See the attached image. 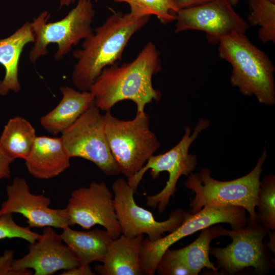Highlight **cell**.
I'll return each instance as SVG.
<instances>
[{"label":"cell","instance_id":"obj_8","mask_svg":"<svg viewBox=\"0 0 275 275\" xmlns=\"http://www.w3.org/2000/svg\"><path fill=\"white\" fill-rule=\"evenodd\" d=\"M244 208L237 206L209 205L195 214L190 212L183 223L166 236L151 241L142 242L140 264L143 274L153 275L157 264L164 252L181 239L219 223H228L233 230L246 226L248 217Z\"/></svg>","mask_w":275,"mask_h":275},{"label":"cell","instance_id":"obj_30","mask_svg":"<svg viewBox=\"0 0 275 275\" xmlns=\"http://www.w3.org/2000/svg\"><path fill=\"white\" fill-rule=\"evenodd\" d=\"M62 275H94L95 272H93L89 264L88 265H80L78 266L73 268L64 270Z\"/></svg>","mask_w":275,"mask_h":275},{"label":"cell","instance_id":"obj_12","mask_svg":"<svg viewBox=\"0 0 275 275\" xmlns=\"http://www.w3.org/2000/svg\"><path fill=\"white\" fill-rule=\"evenodd\" d=\"M175 21L176 33L202 31L206 34L207 42L212 44H218L224 38L236 33L245 34L250 26L228 0H212L179 9Z\"/></svg>","mask_w":275,"mask_h":275},{"label":"cell","instance_id":"obj_35","mask_svg":"<svg viewBox=\"0 0 275 275\" xmlns=\"http://www.w3.org/2000/svg\"><path fill=\"white\" fill-rule=\"evenodd\" d=\"M269 1L275 3V0H269Z\"/></svg>","mask_w":275,"mask_h":275},{"label":"cell","instance_id":"obj_15","mask_svg":"<svg viewBox=\"0 0 275 275\" xmlns=\"http://www.w3.org/2000/svg\"><path fill=\"white\" fill-rule=\"evenodd\" d=\"M6 195L7 198L0 207V214H21L30 228L51 227L63 229L70 226L66 208L49 207L50 199L43 194H32L24 178L15 177L7 186Z\"/></svg>","mask_w":275,"mask_h":275},{"label":"cell","instance_id":"obj_10","mask_svg":"<svg viewBox=\"0 0 275 275\" xmlns=\"http://www.w3.org/2000/svg\"><path fill=\"white\" fill-rule=\"evenodd\" d=\"M61 134L70 158L89 160L108 176L120 173L106 140L104 115L94 103Z\"/></svg>","mask_w":275,"mask_h":275},{"label":"cell","instance_id":"obj_28","mask_svg":"<svg viewBox=\"0 0 275 275\" xmlns=\"http://www.w3.org/2000/svg\"><path fill=\"white\" fill-rule=\"evenodd\" d=\"M15 158L7 154L0 146V181L11 177L10 165Z\"/></svg>","mask_w":275,"mask_h":275},{"label":"cell","instance_id":"obj_14","mask_svg":"<svg viewBox=\"0 0 275 275\" xmlns=\"http://www.w3.org/2000/svg\"><path fill=\"white\" fill-rule=\"evenodd\" d=\"M80 263L51 227L43 228L40 238L30 244L28 253L12 263L14 275H50L68 270Z\"/></svg>","mask_w":275,"mask_h":275},{"label":"cell","instance_id":"obj_9","mask_svg":"<svg viewBox=\"0 0 275 275\" xmlns=\"http://www.w3.org/2000/svg\"><path fill=\"white\" fill-rule=\"evenodd\" d=\"M247 224L236 230L221 227L222 236L231 237L232 242L225 248H210L209 253L216 260L219 274L234 275L252 267L257 274H265L273 268L274 259L263 243L269 229L259 223Z\"/></svg>","mask_w":275,"mask_h":275},{"label":"cell","instance_id":"obj_21","mask_svg":"<svg viewBox=\"0 0 275 275\" xmlns=\"http://www.w3.org/2000/svg\"><path fill=\"white\" fill-rule=\"evenodd\" d=\"M219 236H222L220 226H210L202 229L199 236L191 243L171 251L188 267L193 275L198 274L205 268L218 273L217 267L210 261L209 254L210 243Z\"/></svg>","mask_w":275,"mask_h":275},{"label":"cell","instance_id":"obj_11","mask_svg":"<svg viewBox=\"0 0 275 275\" xmlns=\"http://www.w3.org/2000/svg\"><path fill=\"white\" fill-rule=\"evenodd\" d=\"M114 204L122 234L130 238L146 234L148 239L155 241L165 232H172L184 222L189 212L177 209L170 214L169 218L156 221L149 210L135 202L136 191L123 178H119L112 185Z\"/></svg>","mask_w":275,"mask_h":275},{"label":"cell","instance_id":"obj_3","mask_svg":"<svg viewBox=\"0 0 275 275\" xmlns=\"http://www.w3.org/2000/svg\"><path fill=\"white\" fill-rule=\"evenodd\" d=\"M218 45L219 58L232 67L231 84L243 95L254 96L260 103L274 105L275 68L265 52L243 33L225 37Z\"/></svg>","mask_w":275,"mask_h":275},{"label":"cell","instance_id":"obj_26","mask_svg":"<svg viewBox=\"0 0 275 275\" xmlns=\"http://www.w3.org/2000/svg\"><path fill=\"white\" fill-rule=\"evenodd\" d=\"M40 237V234L31 230L28 227L17 224L13 219L12 213L0 214V240L5 238H20L30 244Z\"/></svg>","mask_w":275,"mask_h":275},{"label":"cell","instance_id":"obj_19","mask_svg":"<svg viewBox=\"0 0 275 275\" xmlns=\"http://www.w3.org/2000/svg\"><path fill=\"white\" fill-rule=\"evenodd\" d=\"M34 42L31 22L28 21L9 37L0 39V64L5 70V76L0 81V95H7L10 91L16 93L20 92V57L25 46Z\"/></svg>","mask_w":275,"mask_h":275},{"label":"cell","instance_id":"obj_32","mask_svg":"<svg viewBox=\"0 0 275 275\" xmlns=\"http://www.w3.org/2000/svg\"><path fill=\"white\" fill-rule=\"evenodd\" d=\"M269 241L266 246L274 255L275 253V232H268Z\"/></svg>","mask_w":275,"mask_h":275},{"label":"cell","instance_id":"obj_18","mask_svg":"<svg viewBox=\"0 0 275 275\" xmlns=\"http://www.w3.org/2000/svg\"><path fill=\"white\" fill-rule=\"evenodd\" d=\"M60 90L62 94L60 102L40 119L42 127L54 135L69 128L94 103L90 91H78L69 86L61 87Z\"/></svg>","mask_w":275,"mask_h":275},{"label":"cell","instance_id":"obj_6","mask_svg":"<svg viewBox=\"0 0 275 275\" xmlns=\"http://www.w3.org/2000/svg\"><path fill=\"white\" fill-rule=\"evenodd\" d=\"M77 1L76 6L60 20L48 22L50 14L45 11L31 22L34 42L29 57L32 63L46 55L47 46L52 43L58 45L54 58L60 61L73 46L93 33L92 23L96 11L92 1Z\"/></svg>","mask_w":275,"mask_h":275},{"label":"cell","instance_id":"obj_27","mask_svg":"<svg viewBox=\"0 0 275 275\" xmlns=\"http://www.w3.org/2000/svg\"><path fill=\"white\" fill-rule=\"evenodd\" d=\"M156 271L161 275H193L188 267L169 249L159 259Z\"/></svg>","mask_w":275,"mask_h":275},{"label":"cell","instance_id":"obj_20","mask_svg":"<svg viewBox=\"0 0 275 275\" xmlns=\"http://www.w3.org/2000/svg\"><path fill=\"white\" fill-rule=\"evenodd\" d=\"M60 235L81 265H88L94 261L101 262L114 239L106 230L80 231L73 230L70 226L63 229Z\"/></svg>","mask_w":275,"mask_h":275},{"label":"cell","instance_id":"obj_25","mask_svg":"<svg viewBox=\"0 0 275 275\" xmlns=\"http://www.w3.org/2000/svg\"><path fill=\"white\" fill-rule=\"evenodd\" d=\"M257 216L259 223L269 230L275 229V176H264L260 180L258 194Z\"/></svg>","mask_w":275,"mask_h":275},{"label":"cell","instance_id":"obj_31","mask_svg":"<svg viewBox=\"0 0 275 275\" xmlns=\"http://www.w3.org/2000/svg\"><path fill=\"white\" fill-rule=\"evenodd\" d=\"M211 1L212 0H174V2L179 10L201 5Z\"/></svg>","mask_w":275,"mask_h":275},{"label":"cell","instance_id":"obj_2","mask_svg":"<svg viewBox=\"0 0 275 275\" xmlns=\"http://www.w3.org/2000/svg\"><path fill=\"white\" fill-rule=\"evenodd\" d=\"M150 16L137 17L130 12L113 11L105 21L75 50L77 60L72 80L80 91L90 88L103 70L118 63L131 37L149 21Z\"/></svg>","mask_w":275,"mask_h":275},{"label":"cell","instance_id":"obj_22","mask_svg":"<svg viewBox=\"0 0 275 275\" xmlns=\"http://www.w3.org/2000/svg\"><path fill=\"white\" fill-rule=\"evenodd\" d=\"M37 136L35 128L25 118L16 116L5 125L0 136V146L15 159H25Z\"/></svg>","mask_w":275,"mask_h":275},{"label":"cell","instance_id":"obj_1","mask_svg":"<svg viewBox=\"0 0 275 275\" xmlns=\"http://www.w3.org/2000/svg\"><path fill=\"white\" fill-rule=\"evenodd\" d=\"M161 69L160 52L149 41L132 61L103 70L89 90L95 105L107 112L117 103L129 100L135 104L136 113L145 112L147 104L160 99L161 93L153 87L152 80Z\"/></svg>","mask_w":275,"mask_h":275},{"label":"cell","instance_id":"obj_4","mask_svg":"<svg viewBox=\"0 0 275 275\" xmlns=\"http://www.w3.org/2000/svg\"><path fill=\"white\" fill-rule=\"evenodd\" d=\"M267 157L264 148L253 169L246 175L232 180L222 181L211 176V171L203 168L190 173L185 187L195 193L190 202L191 214L209 205H226L241 207L249 213L247 223H259L256 212L262 166Z\"/></svg>","mask_w":275,"mask_h":275},{"label":"cell","instance_id":"obj_29","mask_svg":"<svg viewBox=\"0 0 275 275\" xmlns=\"http://www.w3.org/2000/svg\"><path fill=\"white\" fill-rule=\"evenodd\" d=\"M14 255L13 251L8 250L0 256V275H14L12 270Z\"/></svg>","mask_w":275,"mask_h":275},{"label":"cell","instance_id":"obj_13","mask_svg":"<svg viewBox=\"0 0 275 275\" xmlns=\"http://www.w3.org/2000/svg\"><path fill=\"white\" fill-rule=\"evenodd\" d=\"M70 226L90 229L96 225L105 228L114 239L121 234L114 204V194L103 182H92L71 194L66 207Z\"/></svg>","mask_w":275,"mask_h":275},{"label":"cell","instance_id":"obj_7","mask_svg":"<svg viewBox=\"0 0 275 275\" xmlns=\"http://www.w3.org/2000/svg\"><path fill=\"white\" fill-rule=\"evenodd\" d=\"M210 125L206 119H201L191 133L190 128L186 126L181 140L172 148L164 153L151 156L143 168L136 174L127 178L128 184L136 191L145 173L150 170L153 179L160 173L167 172L169 179L164 188L157 194L146 196V204L162 213L168 205L170 198L176 191V185L181 176H188L196 168L197 156L189 153V149L200 133Z\"/></svg>","mask_w":275,"mask_h":275},{"label":"cell","instance_id":"obj_17","mask_svg":"<svg viewBox=\"0 0 275 275\" xmlns=\"http://www.w3.org/2000/svg\"><path fill=\"white\" fill-rule=\"evenodd\" d=\"M144 235L130 238L121 234L109 244L101 264L95 271L101 275H141L140 255Z\"/></svg>","mask_w":275,"mask_h":275},{"label":"cell","instance_id":"obj_34","mask_svg":"<svg viewBox=\"0 0 275 275\" xmlns=\"http://www.w3.org/2000/svg\"><path fill=\"white\" fill-rule=\"evenodd\" d=\"M228 1L233 7L237 6L239 2V0H228Z\"/></svg>","mask_w":275,"mask_h":275},{"label":"cell","instance_id":"obj_24","mask_svg":"<svg viewBox=\"0 0 275 275\" xmlns=\"http://www.w3.org/2000/svg\"><path fill=\"white\" fill-rule=\"evenodd\" d=\"M126 3L130 7L129 12L137 17L155 15L160 22L167 24L175 21L179 10L174 0H113Z\"/></svg>","mask_w":275,"mask_h":275},{"label":"cell","instance_id":"obj_23","mask_svg":"<svg viewBox=\"0 0 275 275\" xmlns=\"http://www.w3.org/2000/svg\"><path fill=\"white\" fill-rule=\"evenodd\" d=\"M248 24L258 26L259 39L263 43L275 42V3L269 0H248Z\"/></svg>","mask_w":275,"mask_h":275},{"label":"cell","instance_id":"obj_33","mask_svg":"<svg viewBox=\"0 0 275 275\" xmlns=\"http://www.w3.org/2000/svg\"><path fill=\"white\" fill-rule=\"evenodd\" d=\"M60 3V7H63L65 6H69L71 4H73L76 0H59ZM78 1V0H77ZM97 2L98 0H91Z\"/></svg>","mask_w":275,"mask_h":275},{"label":"cell","instance_id":"obj_5","mask_svg":"<svg viewBox=\"0 0 275 275\" xmlns=\"http://www.w3.org/2000/svg\"><path fill=\"white\" fill-rule=\"evenodd\" d=\"M104 130L112 154L120 173L127 178L139 171L160 147L150 128L146 112L136 113L132 120L119 119L111 111L104 115Z\"/></svg>","mask_w":275,"mask_h":275},{"label":"cell","instance_id":"obj_16","mask_svg":"<svg viewBox=\"0 0 275 275\" xmlns=\"http://www.w3.org/2000/svg\"><path fill=\"white\" fill-rule=\"evenodd\" d=\"M70 158L61 137L37 136L25 159V166L34 178L49 179L66 170L70 166Z\"/></svg>","mask_w":275,"mask_h":275}]
</instances>
